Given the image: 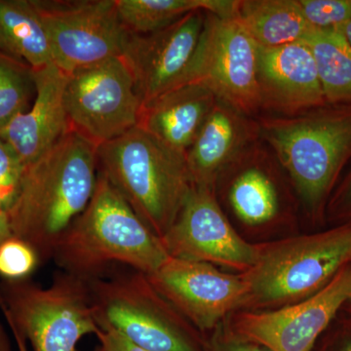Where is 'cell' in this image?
<instances>
[{"mask_svg":"<svg viewBox=\"0 0 351 351\" xmlns=\"http://www.w3.org/2000/svg\"><path fill=\"white\" fill-rule=\"evenodd\" d=\"M98 179L97 147L69 130L24 168L6 213L13 237L31 245L40 263L89 204Z\"/></svg>","mask_w":351,"mask_h":351,"instance_id":"6da1fadb","label":"cell"},{"mask_svg":"<svg viewBox=\"0 0 351 351\" xmlns=\"http://www.w3.org/2000/svg\"><path fill=\"white\" fill-rule=\"evenodd\" d=\"M168 258L161 239L98 172L89 204L59 240L52 260L89 281L117 267L152 274Z\"/></svg>","mask_w":351,"mask_h":351,"instance_id":"7a4b0ae2","label":"cell"},{"mask_svg":"<svg viewBox=\"0 0 351 351\" xmlns=\"http://www.w3.org/2000/svg\"><path fill=\"white\" fill-rule=\"evenodd\" d=\"M257 120L261 141L288 176L306 213L322 217L339 174L351 160V103Z\"/></svg>","mask_w":351,"mask_h":351,"instance_id":"3957f363","label":"cell"},{"mask_svg":"<svg viewBox=\"0 0 351 351\" xmlns=\"http://www.w3.org/2000/svg\"><path fill=\"white\" fill-rule=\"evenodd\" d=\"M97 158L99 174L162 239L193 186L186 156L137 125L97 147Z\"/></svg>","mask_w":351,"mask_h":351,"instance_id":"277c9868","label":"cell"},{"mask_svg":"<svg viewBox=\"0 0 351 351\" xmlns=\"http://www.w3.org/2000/svg\"><path fill=\"white\" fill-rule=\"evenodd\" d=\"M351 263V223L326 232L258 243L243 272L248 287L241 311H271L304 301Z\"/></svg>","mask_w":351,"mask_h":351,"instance_id":"5b68a950","label":"cell"},{"mask_svg":"<svg viewBox=\"0 0 351 351\" xmlns=\"http://www.w3.org/2000/svg\"><path fill=\"white\" fill-rule=\"evenodd\" d=\"M97 323L149 351H202L201 332L163 297L147 274L113 267L87 281Z\"/></svg>","mask_w":351,"mask_h":351,"instance_id":"8992f818","label":"cell"},{"mask_svg":"<svg viewBox=\"0 0 351 351\" xmlns=\"http://www.w3.org/2000/svg\"><path fill=\"white\" fill-rule=\"evenodd\" d=\"M0 309L32 351H77L100 331L87 281L60 270L47 287L25 279L0 283Z\"/></svg>","mask_w":351,"mask_h":351,"instance_id":"52a82bcc","label":"cell"},{"mask_svg":"<svg viewBox=\"0 0 351 351\" xmlns=\"http://www.w3.org/2000/svg\"><path fill=\"white\" fill-rule=\"evenodd\" d=\"M258 49V44L234 18L206 12L197 48L178 86L202 85L218 100L256 119L262 112Z\"/></svg>","mask_w":351,"mask_h":351,"instance_id":"ba28073f","label":"cell"},{"mask_svg":"<svg viewBox=\"0 0 351 351\" xmlns=\"http://www.w3.org/2000/svg\"><path fill=\"white\" fill-rule=\"evenodd\" d=\"M64 105L69 130L97 147L137 126L143 108L121 57L69 73Z\"/></svg>","mask_w":351,"mask_h":351,"instance_id":"9c48e42d","label":"cell"},{"mask_svg":"<svg viewBox=\"0 0 351 351\" xmlns=\"http://www.w3.org/2000/svg\"><path fill=\"white\" fill-rule=\"evenodd\" d=\"M52 51L53 64L66 75L121 57L129 32L117 0L36 1Z\"/></svg>","mask_w":351,"mask_h":351,"instance_id":"30bf717a","label":"cell"},{"mask_svg":"<svg viewBox=\"0 0 351 351\" xmlns=\"http://www.w3.org/2000/svg\"><path fill=\"white\" fill-rule=\"evenodd\" d=\"M351 300V263L319 292L271 311H239L226 319L237 336L270 351H313L339 309Z\"/></svg>","mask_w":351,"mask_h":351,"instance_id":"8fae6325","label":"cell"},{"mask_svg":"<svg viewBox=\"0 0 351 351\" xmlns=\"http://www.w3.org/2000/svg\"><path fill=\"white\" fill-rule=\"evenodd\" d=\"M161 241L169 257L219 265L237 274L250 269L258 258V244L235 230L219 204L216 189L195 184Z\"/></svg>","mask_w":351,"mask_h":351,"instance_id":"7c38bea8","label":"cell"},{"mask_svg":"<svg viewBox=\"0 0 351 351\" xmlns=\"http://www.w3.org/2000/svg\"><path fill=\"white\" fill-rule=\"evenodd\" d=\"M152 285L201 332H213L243 308L248 287L242 274L207 263L169 257L147 274Z\"/></svg>","mask_w":351,"mask_h":351,"instance_id":"4fadbf2b","label":"cell"},{"mask_svg":"<svg viewBox=\"0 0 351 351\" xmlns=\"http://www.w3.org/2000/svg\"><path fill=\"white\" fill-rule=\"evenodd\" d=\"M205 15L195 11L158 31L129 32L121 58L143 107L179 85L199 43Z\"/></svg>","mask_w":351,"mask_h":351,"instance_id":"5bb4252c","label":"cell"},{"mask_svg":"<svg viewBox=\"0 0 351 351\" xmlns=\"http://www.w3.org/2000/svg\"><path fill=\"white\" fill-rule=\"evenodd\" d=\"M262 141L252 145L221 174L228 206L242 225L263 228L282 221L287 211L280 164Z\"/></svg>","mask_w":351,"mask_h":351,"instance_id":"9a60e30c","label":"cell"},{"mask_svg":"<svg viewBox=\"0 0 351 351\" xmlns=\"http://www.w3.org/2000/svg\"><path fill=\"white\" fill-rule=\"evenodd\" d=\"M257 77L262 110L292 117L327 104L313 54L302 41L258 46Z\"/></svg>","mask_w":351,"mask_h":351,"instance_id":"2e32d148","label":"cell"},{"mask_svg":"<svg viewBox=\"0 0 351 351\" xmlns=\"http://www.w3.org/2000/svg\"><path fill=\"white\" fill-rule=\"evenodd\" d=\"M36 97L31 108L11 120L0 137L17 154L24 167L49 151L69 131L64 105L68 75L51 64L34 69Z\"/></svg>","mask_w":351,"mask_h":351,"instance_id":"e0dca14e","label":"cell"},{"mask_svg":"<svg viewBox=\"0 0 351 351\" xmlns=\"http://www.w3.org/2000/svg\"><path fill=\"white\" fill-rule=\"evenodd\" d=\"M260 140L257 119L217 101L186 154L193 184L216 189L221 174Z\"/></svg>","mask_w":351,"mask_h":351,"instance_id":"ac0fdd59","label":"cell"},{"mask_svg":"<svg viewBox=\"0 0 351 351\" xmlns=\"http://www.w3.org/2000/svg\"><path fill=\"white\" fill-rule=\"evenodd\" d=\"M218 99L196 83L173 88L144 106L138 126L186 156Z\"/></svg>","mask_w":351,"mask_h":351,"instance_id":"d6986e66","label":"cell"},{"mask_svg":"<svg viewBox=\"0 0 351 351\" xmlns=\"http://www.w3.org/2000/svg\"><path fill=\"white\" fill-rule=\"evenodd\" d=\"M0 50L32 69L53 64L49 38L36 1L0 0Z\"/></svg>","mask_w":351,"mask_h":351,"instance_id":"ffe728a7","label":"cell"},{"mask_svg":"<svg viewBox=\"0 0 351 351\" xmlns=\"http://www.w3.org/2000/svg\"><path fill=\"white\" fill-rule=\"evenodd\" d=\"M233 18L260 47L300 43L313 29L297 0H237Z\"/></svg>","mask_w":351,"mask_h":351,"instance_id":"44dd1931","label":"cell"},{"mask_svg":"<svg viewBox=\"0 0 351 351\" xmlns=\"http://www.w3.org/2000/svg\"><path fill=\"white\" fill-rule=\"evenodd\" d=\"M117 5L127 31L149 34L195 11L233 18L237 0H117Z\"/></svg>","mask_w":351,"mask_h":351,"instance_id":"7402d4cb","label":"cell"},{"mask_svg":"<svg viewBox=\"0 0 351 351\" xmlns=\"http://www.w3.org/2000/svg\"><path fill=\"white\" fill-rule=\"evenodd\" d=\"M306 44L327 104L351 103V44L343 32L311 29Z\"/></svg>","mask_w":351,"mask_h":351,"instance_id":"603a6c76","label":"cell"},{"mask_svg":"<svg viewBox=\"0 0 351 351\" xmlns=\"http://www.w3.org/2000/svg\"><path fill=\"white\" fill-rule=\"evenodd\" d=\"M34 95V69L0 50V131L27 112Z\"/></svg>","mask_w":351,"mask_h":351,"instance_id":"cb8c5ba5","label":"cell"},{"mask_svg":"<svg viewBox=\"0 0 351 351\" xmlns=\"http://www.w3.org/2000/svg\"><path fill=\"white\" fill-rule=\"evenodd\" d=\"M40 260L27 242L11 237L0 246V277L3 280H25L36 271Z\"/></svg>","mask_w":351,"mask_h":351,"instance_id":"d4e9b609","label":"cell"},{"mask_svg":"<svg viewBox=\"0 0 351 351\" xmlns=\"http://www.w3.org/2000/svg\"><path fill=\"white\" fill-rule=\"evenodd\" d=\"M313 29L343 32L351 20V0H297Z\"/></svg>","mask_w":351,"mask_h":351,"instance_id":"484cf974","label":"cell"},{"mask_svg":"<svg viewBox=\"0 0 351 351\" xmlns=\"http://www.w3.org/2000/svg\"><path fill=\"white\" fill-rule=\"evenodd\" d=\"M24 168L17 154L0 137V202L6 210L17 195Z\"/></svg>","mask_w":351,"mask_h":351,"instance_id":"4316f807","label":"cell"},{"mask_svg":"<svg viewBox=\"0 0 351 351\" xmlns=\"http://www.w3.org/2000/svg\"><path fill=\"white\" fill-rule=\"evenodd\" d=\"M330 218L351 223V168L327 204Z\"/></svg>","mask_w":351,"mask_h":351,"instance_id":"83f0119b","label":"cell"},{"mask_svg":"<svg viewBox=\"0 0 351 351\" xmlns=\"http://www.w3.org/2000/svg\"><path fill=\"white\" fill-rule=\"evenodd\" d=\"M97 338L106 351H149L133 345L128 339L112 330L100 329L97 334Z\"/></svg>","mask_w":351,"mask_h":351,"instance_id":"f1b7e54d","label":"cell"},{"mask_svg":"<svg viewBox=\"0 0 351 351\" xmlns=\"http://www.w3.org/2000/svg\"><path fill=\"white\" fill-rule=\"evenodd\" d=\"M230 337L221 346V351H270L265 346L237 336L230 330Z\"/></svg>","mask_w":351,"mask_h":351,"instance_id":"f546056e","label":"cell"},{"mask_svg":"<svg viewBox=\"0 0 351 351\" xmlns=\"http://www.w3.org/2000/svg\"><path fill=\"white\" fill-rule=\"evenodd\" d=\"M12 232H11L10 223H9L8 216H7L6 211L0 213V246L1 244L8 239L9 237H12Z\"/></svg>","mask_w":351,"mask_h":351,"instance_id":"4dcf8cb0","label":"cell"},{"mask_svg":"<svg viewBox=\"0 0 351 351\" xmlns=\"http://www.w3.org/2000/svg\"><path fill=\"white\" fill-rule=\"evenodd\" d=\"M0 351H12L10 339L1 323H0Z\"/></svg>","mask_w":351,"mask_h":351,"instance_id":"1f68e13d","label":"cell"},{"mask_svg":"<svg viewBox=\"0 0 351 351\" xmlns=\"http://www.w3.org/2000/svg\"><path fill=\"white\" fill-rule=\"evenodd\" d=\"M9 329H10L11 332H12L14 339H15L17 351H29V348H27V343L24 337H23L19 332L13 329V328H9Z\"/></svg>","mask_w":351,"mask_h":351,"instance_id":"d6a6232c","label":"cell"},{"mask_svg":"<svg viewBox=\"0 0 351 351\" xmlns=\"http://www.w3.org/2000/svg\"><path fill=\"white\" fill-rule=\"evenodd\" d=\"M343 34H345L346 39H348L351 44V20L350 22L346 25L345 29H343Z\"/></svg>","mask_w":351,"mask_h":351,"instance_id":"836d02e7","label":"cell"},{"mask_svg":"<svg viewBox=\"0 0 351 351\" xmlns=\"http://www.w3.org/2000/svg\"><path fill=\"white\" fill-rule=\"evenodd\" d=\"M339 351H351V338L346 339L343 346H341Z\"/></svg>","mask_w":351,"mask_h":351,"instance_id":"e575fe53","label":"cell"},{"mask_svg":"<svg viewBox=\"0 0 351 351\" xmlns=\"http://www.w3.org/2000/svg\"><path fill=\"white\" fill-rule=\"evenodd\" d=\"M6 211L5 207H4V205L2 204L1 202H0V213H2V212Z\"/></svg>","mask_w":351,"mask_h":351,"instance_id":"d590c367","label":"cell"},{"mask_svg":"<svg viewBox=\"0 0 351 351\" xmlns=\"http://www.w3.org/2000/svg\"><path fill=\"white\" fill-rule=\"evenodd\" d=\"M94 351H106L104 350L103 346H98L96 348H95Z\"/></svg>","mask_w":351,"mask_h":351,"instance_id":"8d00e7d4","label":"cell"},{"mask_svg":"<svg viewBox=\"0 0 351 351\" xmlns=\"http://www.w3.org/2000/svg\"><path fill=\"white\" fill-rule=\"evenodd\" d=\"M350 302V304H351V300H350V302Z\"/></svg>","mask_w":351,"mask_h":351,"instance_id":"74e56055","label":"cell"}]
</instances>
